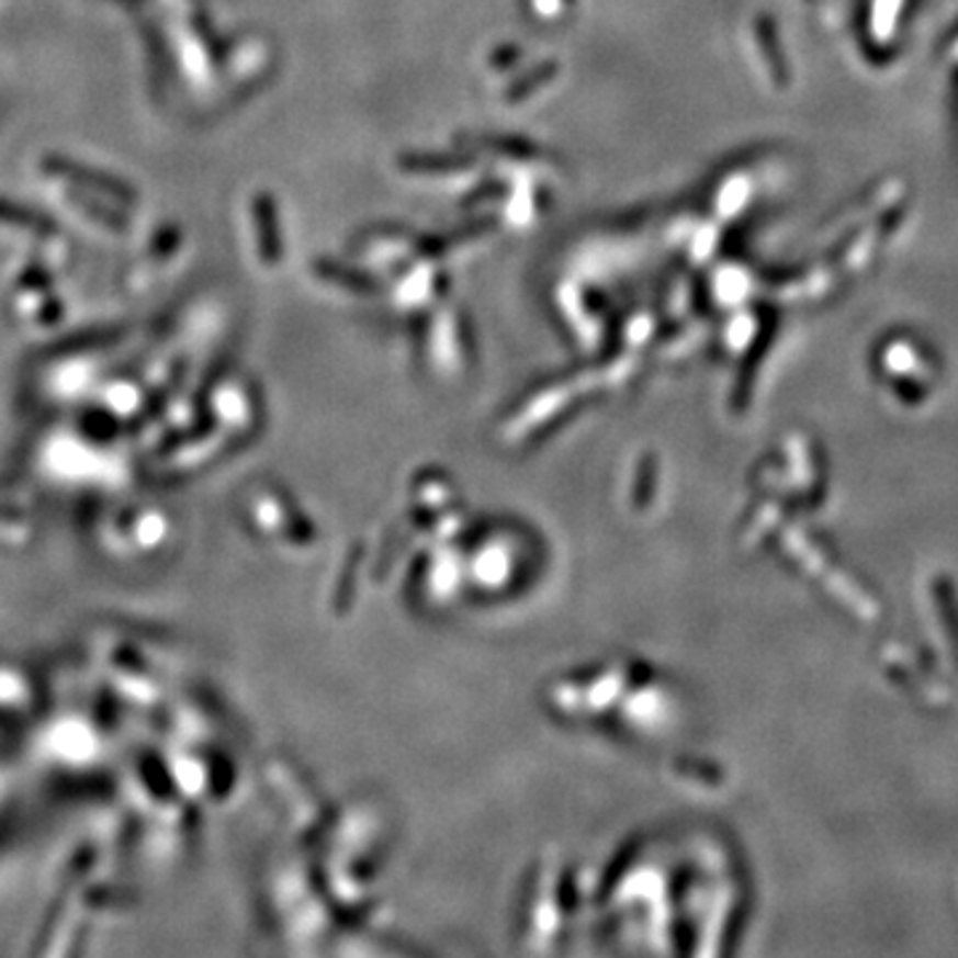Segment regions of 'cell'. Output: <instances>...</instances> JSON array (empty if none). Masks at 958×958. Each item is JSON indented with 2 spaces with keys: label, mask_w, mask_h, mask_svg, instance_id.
<instances>
[]
</instances>
